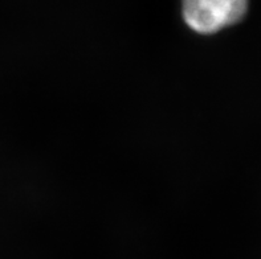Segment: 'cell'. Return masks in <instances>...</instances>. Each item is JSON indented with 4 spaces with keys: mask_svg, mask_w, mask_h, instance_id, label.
Returning <instances> with one entry per match:
<instances>
[{
    "mask_svg": "<svg viewBox=\"0 0 261 259\" xmlns=\"http://www.w3.org/2000/svg\"><path fill=\"white\" fill-rule=\"evenodd\" d=\"M183 21L192 32L215 35L240 23L248 11V0H182Z\"/></svg>",
    "mask_w": 261,
    "mask_h": 259,
    "instance_id": "6da1fadb",
    "label": "cell"
}]
</instances>
